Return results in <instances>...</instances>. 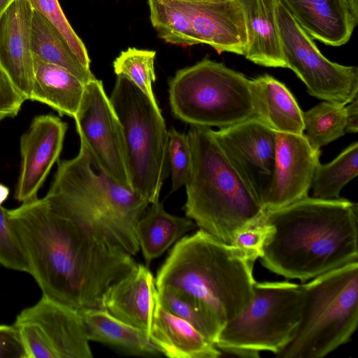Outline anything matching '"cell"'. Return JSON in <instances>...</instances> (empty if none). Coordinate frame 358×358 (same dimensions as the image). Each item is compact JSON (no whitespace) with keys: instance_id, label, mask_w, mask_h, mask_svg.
<instances>
[{"instance_id":"cell-1","label":"cell","mask_w":358,"mask_h":358,"mask_svg":"<svg viewBox=\"0 0 358 358\" xmlns=\"http://www.w3.org/2000/svg\"><path fill=\"white\" fill-rule=\"evenodd\" d=\"M7 213L43 295L75 310L103 309L107 290L137 265L132 255L91 236L43 198Z\"/></svg>"},{"instance_id":"cell-2","label":"cell","mask_w":358,"mask_h":358,"mask_svg":"<svg viewBox=\"0 0 358 358\" xmlns=\"http://www.w3.org/2000/svg\"><path fill=\"white\" fill-rule=\"evenodd\" d=\"M262 266L303 282L358 262L357 204L346 199L308 196L267 210Z\"/></svg>"},{"instance_id":"cell-3","label":"cell","mask_w":358,"mask_h":358,"mask_svg":"<svg viewBox=\"0 0 358 358\" xmlns=\"http://www.w3.org/2000/svg\"><path fill=\"white\" fill-rule=\"evenodd\" d=\"M255 262L238 247L199 229L175 243L157 271L156 288L186 294L224 327L253 296Z\"/></svg>"},{"instance_id":"cell-4","label":"cell","mask_w":358,"mask_h":358,"mask_svg":"<svg viewBox=\"0 0 358 358\" xmlns=\"http://www.w3.org/2000/svg\"><path fill=\"white\" fill-rule=\"evenodd\" d=\"M43 199L53 210L99 241L131 255L138 252L136 225L150 203L94 170L82 148L74 158L57 161Z\"/></svg>"},{"instance_id":"cell-5","label":"cell","mask_w":358,"mask_h":358,"mask_svg":"<svg viewBox=\"0 0 358 358\" xmlns=\"http://www.w3.org/2000/svg\"><path fill=\"white\" fill-rule=\"evenodd\" d=\"M192 162L185 185L186 217L232 245L236 234L263 221L266 210L223 152L213 129L190 125Z\"/></svg>"},{"instance_id":"cell-6","label":"cell","mask_w":358,"mask_h":358,"mask_svg":"<svg viewBox=\"0 0 358 358\" xmlns=\"http://www.w3.org/2000/svg\"><path fill=\"white\" fill-rule=\"evenodd\" d=\"M300 321L280 358H322L347 343L358 324V262L301 285Z\"/></svg>"},{"instance_id":"cell-7","label":"cell","mask_w":358,"mask_h":358,"mask_svg":"<svg viewBox=\"0 0 358 358\" xmlns=\"http://www.w3.org/2000/svg\"><path fill=\"white\" fill-rule=\"evenodd\" d=\"M169 99L173 115L189 125L221 129L255 117L252 80L208 58L176 73Z\"/></svg>"},{"instance_id":"cell-8","label":"cell","mask_w":358,"mask_h":358,"mask_svg":"<svg viewBox=\"0 0 358 358\" xmlns=\"http://www.w3.org/2000/svg\"><path fill=\"white\" fill-rule=\"evenodd\" d=\"M109 99L122 128L130 187L150 203L157 201L169 166L168 130L160 109L122 76Z\"/></svg>"},{"instance_id":"cell-9","label":"cell","mask_w":358,"mask_h":358,"mask_svg":"<svg viewBox=\"0 0 358 358\" xmlns=\"http://www.w3.org/2000/svg\"><path fill=\"white\" fill-rule=\"evenodd\" d=\"M303 303L301 285L289 281L256 282L243 310L227 322L215 341L222 352L245 358L274 354L290 341L300 321Z\"/></svg>"},{"instance_id":"cell-10","label":"cell","mask_w":358,"mask_h":358,"mask_svg":"<svg viewBox=\"0 0 358 358\" xmlns=\"http://www.w3.org/2000/svg\"><path fill=\"white\" fill-rule=\"evenodd\" d=\"M275 15L287 68L303 82L308 93L341 106L357 98L358 68L327 59L280 0Z\"/></svg>"},{"instance_id":"cell-11","label":"cell","mask_w":358,"mask_h":358,"mask_svg":"<svg viewBox=\"0 0 358 358\" xmlns=\"http://www.w3.org/2000/svg\"><path fill=\"white\" fill-rule=\"evenodd\" d=\"M13 324L26 358H92L85 325L78 310L43 295L23 309Z\"/></svg>"},{"instance_id":"cell-12","label":"cell","mask_w":358,"mask_h":358,"mask_svg":"<svg viewBox=\"0 0 358 358\" xmlns=\"http://www.w3.org/2000/svg\"><path fill=\"white\" fill-rule=\"evenodd\" d=\"M82 148L94 170L130 187L125 165L122 128L101 80L85 84L74 116Z\"/></svg>"},{"instance_id":"cell-13","label":"cell","mask_w":358,"mask_h":358,"mask_svg":"<svg viewBox=\"0 0 358 358\" xmlns=\"http://www.w3.org/2000/svg\"><path fill=\"white\" fill-rule=\"evenodd\" d=\"M213 133L228 160L262 204L273 173L275 131L253 117Z\"/></svg>"},{"instance_id":"cell-14","label":"cell","mask_w":358,"mask_h":358,"mask_svg":"<svg viewBox=\"0 0 358 358\" xmlns=\"http://www.w3.org/2000/svg\"><path fill=\"white\" fill-rule=\"evenodd\" d=\"M276 146L273 173L262 200L265 210L285 207L308 196L320 149L308 143L304 133L275 131Z\"/></svg>"},{"instance_id":"cell-15","label":"cell","mask_w":358,"mask_h":358,"mask_svg":"<svg viewBox=\"0 0 358 358\" xmlns=\"http://www.w3.org/2000/svg\"><path fill=\"white\" fill-rule=\"evenodd\" d=\"M67 124L52 115L34 117L20 138L21 168L15 198L24 203L37 196L50 171L59 160Z\"/></svg>"},{"instance_id":"cell-16","label":"cell","mask_w":358,"mask_h":358,"mask_svg":"<svg viewBox=\"0 0 358 358\" xmlns=\"http://www.w3.org/2000/svg\"><path fill=\"white\" fill-rule=\"evenodd\" d=\"M168 1L185 13L201 43L218 52L244 55L248 38L238 0Z\"/></svg>"},{"instance_id":"cell-17","label":"cell","mask_w":358,"mask_h":358,"mask_svg":"<svg viewBox=\"0 0 358 358\" xmlns=\"http://www.w3.org/2000/svg\"><path fill=\"white\" fill-rule=\"evenodd\" d=\"M32 13L28 0H15L0 15V70L26 100L34 80Z\"/></svg>"},{"instance_id":"cell-18","label":"cell","mask_w":358,"mask_h":358,"mask_svg":"<svg viewBox=\"0 0 358 358\" xmlns=\"http://www.w3.org/2000/svg\"><path fill=\"white\" fill-rule=\"evenodd\" d=\"M156 299L153 275L146 266L138 264L107 290L103 308L116 318L150 334Z\"/></svg>"},{"instance_id":"cell-19","label":"cell","mask_w":358,"mask_h":358,"mask_svg":"<svg viewBox=\"0 0 358 358\" xmlns=\"http://www.w3.org/2000/svg\"><path fill=\"white\" fill-rule=\"evenodd\" d=\"M310 36L331 46L346 43L357 25L345 0H280Z\"/></svg>"},{"instance_id":"cell-20","label":"cell","mask_w":358,"mask_h":358,"mask_svg":"<svg viewBox=\"0 0 358 358\" xmlns=\"http://www.w3.org/2000/svg\"><path fill=\"white\" fill-rule=\"evenodd\" d=\"M238 1L247 32L245 58L266 67L287 68L276 20L277 0Z\"/></svg>"},{"instance_id":"cell-21","label":"cell","mask_w":358,"mask_h":358,"mask_svg":"<svg viewBox=\"0 0 358 358\" xmlns=\"http://www.w3.org/2000/svg\"><path fill=\"white\" fill-rule=\"evenodd\" d=\"M150 337L170 358H217L221 351L185 320L165 310L157 299Z\"/></svg>"},{"instance_id":"cell-22","label":"cell","mask_w":358,"mask_h":358,"mask_svg":"<svg viewBox=\"0 0 358 358\" xmlns=\"http://www.w3.org/2000/svg\"><path fill=\"white\" fill-rule=\"evenodd\" d=\"M251 80L255 118L275 131L303 134V111L287 87L267 74Z\"/></svg>"},{"instance_id":"cell-23","label":"cell","mask_w":358,"mask_h":358,"mask_svg":"<svg viewBox=\"0 0 358 358\" xmlns=\"http://www.w3.org/2000/svg\"><path fill=\"white\" fill-rule=\"evenodd\" d=\"M85 84L66 69L34 56V80L29 100L45 103L60 116L74 117Z\"/></svg>"},{"instance_id":"cell-24","label":"cell","mask_w":358,"mask_h":358,"mask_svg":"<svg viewBox=\"0 0 358 358\" xmlns=\"http://www.w3.org/2000/svg\"><path fill=\"white\" fill-rule=\"evenodd\" d=\"M79 313L89 341L102 343L136 356L161 354L149 333L116 318L105 309L89 308Z\"/></svg>"},{"instance_id":"cell-25","label":"cell","mask_w":358,"mask_h":358,"mask_svg":"<svg viewBox=\"0 0 358 358\" xmlns=\"http://www.w3.org/2000/svg\"><path fill=\"white\" fill-rule=\"evenodd\" d=\"M150 204L136 225L137 241L147 264L160 257L195 227L194 222L187 217L167 213L159 200Z\"/></svg>"},{"instance_id":"cell-26","label":"cell","mask_w":358,"mask_h":358,"mask_svg":"<svg viewBox=\"0 0 358 358\" xmlns=\"http://www.w3.org/2000/svg\"><path fill=\"white\" fill-rule=\"evenodd\" d=\"M31 41L33 55L40 60L66 69L85 84L96 78L79 62L59 33L34 10Z\"/></svg>"},{"instance_id":"cell-27","label":"cell","mask_w":358,"mask_h":358,"mask_svg":"<svg viewBox=\"0 0 358 358\" xmlns=\"http://www.w3.org/2000/svg\"><path fill=\"white\" fill-rule=\"evenodd\" d=\"M358 173V143L346 148L332 162L316 167L311 187L313 197L321 199L340 198L343 187Z\"/></svg>"},{"instance_id":"cell-28","label":"cell","mask_w":358,"mask_h":358,"mask_svg":"<svg viewBox=\"0 0 358 358\" xmlns=\"http://www.w3.org/2000/svg\"><path fill=\"white\" fill-rule=\"evenodd\" d=\"M303 119L304 135L315 149H320L345 133V106L324 101L303 112Z\"/></svg>"},{"instance_id":"cell-29","label":"cell","mask_w":358,"mask_h":358,"mask_svg":"<svg viewBox=\"0 0 358 358\" xmlns=\"http://www.w3.org/2000/svg\"><path fill=\"white\" fill-rule=\"evenodd\" d=\"M162 306L171 314L185 320L213 344L222 326L197 302L186 294L164 287L157 289Z\"/></svg>"},{"instance_id":"cell-30","label":"cell","mask_w":358,"mask_h":358,"mask_svg":"<svg viewBox=\"0 0 358 358\" xmlns=\"http://www.w3.org/2000/svg\"><path fill=\"white\" fill-rule=\"evenodd\" d=\"M150 21L159 36L168 43L190 46L201 43L185 13L168 0H148Z\"/></svg>"},{"instance_id":"cell-31","label":"cell","mask_w":358,"mask_h":358,"mask_svg":"<svg viewBox=\"0 0 358 358\" xmlns=\"http://www.w3.org/2000/svg\"><path fill=\"white\" fill-rule=\"evenodd\" d=\"M155 50L129 48L122 51L114 60L113 66L117 76H122L137 86L159 108L152 90V83L156 80L155 71Z\"/></svg>"},{"instance_id":"cell-32","label":"cell","mask_w":358,"mask_h":358,"mask_svg":"<svg viewBox=\"0 0 358 358\" xmlns=\"http://www.w3.org/2000/svg\"><path fill=\"white\" fill-rule=\"evenodd\" d=\"M32 9L41 14L59 33L79 62L90 69L87 48L66 19L58 0H28Z\"/></svg>"},{"instance_id":"cell-33","label":"cell","mask_w":358,"mask_h":358,"mask_svg":"<svg viewBox=\"0 0 358 358\" xmlns=\"http://www.w3.org/2000/svg\"><path fill=\"white\" fill-rule=\"evenodd\" d=\"M168 160L171 174V192L185 186L192 162L191 148L187 134L174 128L168 131Z\"/></svg>"},{"instance_id":"cell-34","label":"cell","mask_w":358,"mask_h":358,"mask_svg":"<svg viewBox=\"0 0 358 358\" xmlns=\"http://www.w3.org/2000/svg\"><path fill=\"white\" fill-rule=\"evenodd\" d=\"M0 264L8 268L29 273L28 264L9 219L7 209L0 206Z\"/></svg>"},{"instance_id":"cell-35","label":"cell","mask_w":358,"mask_h":358,"mask_svg":"<svg viewBox=\"0 0 358 358\" xmlns=\"http://www.w3.org/2000/svg\"><path fill=\"white\" fill-rule=\"evenodd\" d=\"M266 232V227L263 221L247 227L236 234L232 245L242 249L257 260L261 255Z\"/></svg>"},{"instance_id":"cell-36","label":"cell","mask_w":358,"mask_h":358,"mask_svg":"<svg viewBox=\"0 0 358 358\" xmlns=\"http://www.w3.org/2000/svg\"><path fill=\"white\" fill-rule=\"evenodd\" d=\"M25 101L0 70V122L6 117L17 116Z\"/></svg>"},{"instance_id":"cell-37","label":"cell","mask_w":358,"mask_h":358,"mask_svg":"<svg viewBox=\"0 0 358 358\" xmlns=\"http://www.w3.org/2000/svg\"><path fill=\"white\" fill-rule=\"evenodd\" d=\"M0 358H26L20 334L13 324H0Z\"/></svg>"},{"instance_id":"cell-38","label":"cell","mask_w":358,"mask_h":358,"mask_svg":"<svg viewBox=\"0 0 358 358\" xmlns=\"http://www.w3.org/2000/svg\"><path fill=\"white\" fill-rule=\"evenodd\" d=\"M345 132L357 133L358 131V97L345 105Z\"/></svg>"},{"instance_id":"cell-39","label":"cell","mask_w":358,"mask_h":358,"mask_svg":"<svg viewBox=\"0 0 358 358\" xmlns=\"http://www.w3.org/2000/svg\"><path fill=\"white\" fill-rule=\"evenodd\" d=\"M350 13L355 21L358 22V0H345Z\"/></svg>"},{"instance_id":"cell-40","label":"cell","mask_w":358,"mask_h":358,"mask_svg":"<svg viewBox=\"0 0 358 358\" xmlns=\"http://www.w3.org/2000/svg\"><path fill=\"white\" fill-rule=\"evenodd\" d=\"M8 194V188L2 184H0V206H1V204L7 199Z\"/></svg>"},{"instance_id":"cell-41","label":"cell","mask_w":358,"mask_h":358,"mask_svg":"<svg viewBox=\"0 0 358 358\" xmlns=\"http://www.w3.org/2000/svg\"><path fill=\"white\" fill-rule=\"evenodd\" d=\"M15 0H0V15Z\"/></svg>"},{"instance_id":"cell-42","label":"cell","mask_w":358,"mask_h":358,"mask_svg":"<svg viewBox=\"0 0 358 358\" xmlns=\"http://www.w3.org/2000/svg\"><path fill=\"white\" fill-rule=\"evenodd\" d=\"M180 1H210V0H180Z\"/></svg>"}]
</instances>
